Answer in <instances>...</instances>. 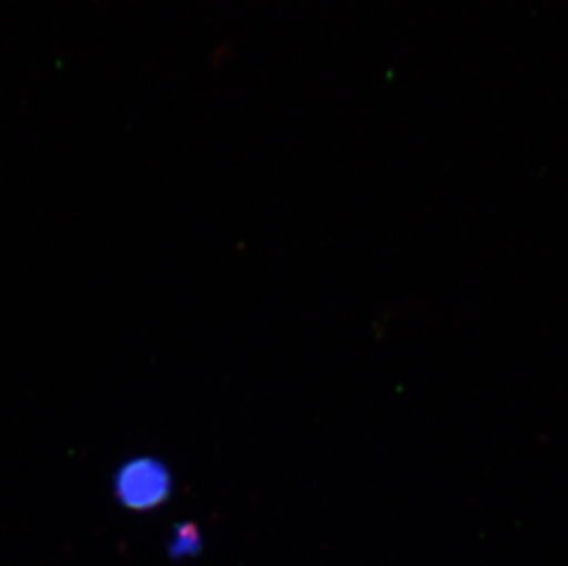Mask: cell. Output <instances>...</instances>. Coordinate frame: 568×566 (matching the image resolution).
Instances as JSON below:
<instances>
[{
    "label": "cell",
    "mask_w": 568,
    "mask_h": 566,
    "mask_svg": "<svg viewBox=\"0 0 568 566\" xmlns=\"http://www.w3.org/2000/svg\"><path fill=\"white\" fill-rule=\"evenodd\" d=\"M119 495L129 508H153L168 497L170 478L156 462H133L120 473Z\"/></svg>",
    "instance_id": "1"
}]
</instances>
